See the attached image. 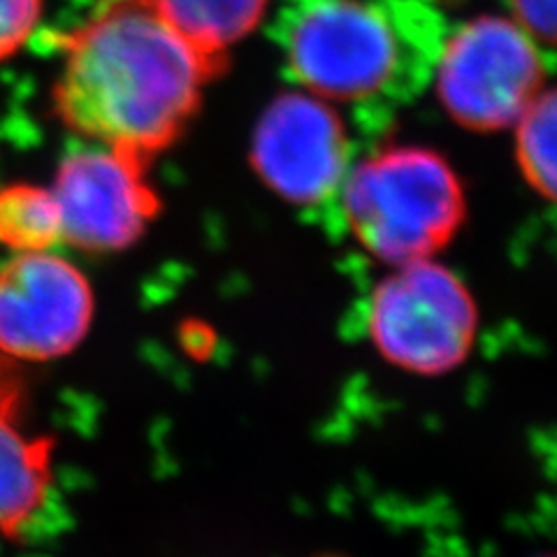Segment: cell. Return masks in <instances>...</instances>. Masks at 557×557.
<instances>
[{"label":"cell","mask_w":557,"mask_h":557,"mask_svg":"<svg viewBox=\"0 0 557 557\" xmlns=\"http://www.w3.org/2000/svg\"><path fill=\"white\" fill-rule=\"evenodd\" d=\"M251 168L274 196L295 207H317L339 196L351 168L342 119L309 91L274 98L251 137Z\"/></svg>","instance_id":"8"},{"label":"cell","mask_w":557,"mask_h":557,"mask_svg":"<svg viewBox=\"0 0 557 557\" xmlns=\"http://www.w3.org/2000/svg\"><path fill=\"white\" fill-rule=\"evenodd\" d=\"M49 188L61 212L63 244L84 253L128 251L163 212L149 161L94 143L65 156Z\"/></svg>","instance_id":"6"},{"label":"cell","mask_w":557,"mask_h":557,"mask_svg":"<svg viewBox=\"0 0 557 557\" xmlns=\"http://www.w3.org/2000/svg\"><path fill=\"white\" fill-rule=\"evenodd\" d=\"M161 20L223 67L228 49L260 24L268 0H149Z\"/></svg>","instance_id":"10"},{"label":"cell","mask_w":557,"mask_h":557,"mask_svg":"<svg viewBox=\"0 0 557 557\" xmlns=\"http://www.w3.org/2000/svg\"><path fill=\"white\" fill-rule=\"evenodd\" d=\"M16 362H10L8 358L0 356V383H5L10 379H16Z\"/></svg>","instance_id":"15"},{"label":"cell","mask_w":557,"mask_h":557,"mask_svg":"<svg viewBox=\"0 0 557 557\" xmlns=\"http://www.w3.org/2000/svg\"><path fill=\"white\" fill-rule=\"evenodd\" d=\"M516 24L525 28L536 42H555V0H509Z\"/></svg>","instance_id":"14"},{"label":"cell","mask_w":557,"mask_h":557,"mask_svg":"<svg viewBox=\"0 0 557 557\" xmlns=\"http://www.w3.org/2000/svg\"><path fill=\"white\" fill-rule=\"evenodd\" d=\"M437 91L462 128H511L544 91L546 65L532 35L502 16H479L450 35L437 57Z\"/></svg>","instance_id":"5"},{"label":"cell","mask_w":557,"mask_h":557,"mask_svg":"<svg viewBox=\"0 0 557 557\" xmlns=\"http://www.w3.org/2000/svg\"><path fill=\"white\" fill-rule=\"evenodd\" d=\"M96 293L89 276L51 251L10 253L0 263V356L10 362H54L89 337Z\"/></svg>","instance_id":"7"},{"label":"cell","mask_w":557,"mask_h":557,"mask_svg":"<svg viewBox=\"0 0 557 557\" xmlns=\"http://www.w3.org/2000/svg\"><path fill=\"white\" fill-rule=\"evenodd\" d=\"M22 376L0 383V539H20L54 487L57 440L22 423Z\"/></svg>","instance_id":"9"},{"label":"cell","mask_w":557,"mask_h":557,"mask_svg":"<svg viewBox=\"0 0 557 557\" xmlns=\"http://www.w3.org/2000/svg\"><path fill=\"white\" fill-rule=\"evenodd\" d=\"M544 557H553V555H544Z\"/></svg>","instance_id":"16"},{"label":"cell","mask_w":557,"mask_h":557,"mask_svg":"<svg viewBox=\"0 0 557 557\" xmlns=\"http://www.w3.org/2000/svg\"><path fill=\"white\" fill-rule=\"evenodd\" d=\"M284 47L305 91L362 104L413 94L442 40L421 0H300Z\"/></svg>","instance_id":"2"},{"label":"cell","mask_w":557,"mask_h":557,"mask_svg":"<svg viewBox=\"0 0 557 557\" xmlns=\"http://www.w3.org/2000/svg\"><path fill=\"white\" fill-rule=\"evenodd\" d=\"M555 91L544 89L513 124L522 180L548 202L555 200Z\"/></svg>","instance_id":"12"},{"label":"cell","mask_w":557,"mask_h":557,"mask_svg":"<svg viewBox=\"0 0 557 557\" xmlns=\"http://www.w3.org/2000/svg\"><path fill=\"white\" fill-rule=\"evenodd\" d=\"M61 244V212L49 186L20 182L0 188V247L10 253H33L59 249Z\"/></svg>","instance_id":"11"},{"label":"cell","mask_w":557,"mask_h":557,"mask_svg":"<svg viewBox=\"0 0 557 557\" xmlns=\"http://www.w3.org/2000/svg\"><path fill=\"white\" fill-rule=\"evenodd\" d=\"M339 200L356 242L391 268L437 258L467 216L456 170L442 153L409 145L379 149L348 168Z\"/></svg>","instance_id":"3"},{"label":"cell","mask_w":557,"mask_h":557,"mask_svg":"<svg viewBox=\"0 0 557 557\" xmlns=\"http://www.w3.org/2000/svg\"><path fill=\"white\" fill-rule=\"evenodd\" d=\"M42 0H0V61L16 54L38 28Z\"/></svg>","instance_id":"13"},{"label":"cell","mask_w":557,"mask_h":557,"mask_svg":"<svg viewBox=\"0 0 557 557\" xmlns=\"http://www.w3.org/2000/svg\"><path fill=\"white\" fill-rule=\"evenodd\" d=\"M479 327L474 293L434 258L395 265L370 298L368 330L376 354L407 374L456 372L472 356Z\"/></svg>","instance_id":"4"},{"label":"cell","mask_w":557,"mask_h":557,"mask_svg":"<svg viewBox=\"0 0 557 557\" xmlns=\"http://www.w3.org/2000/svg\"><path fill=\"white\" fill-rule=\"evenodd\" d=\"M221 70L149 0H104L63 42L57 114L89 143L151 163L184 135Z\"/></svg>","instance_id":"1"}]
</instances>
